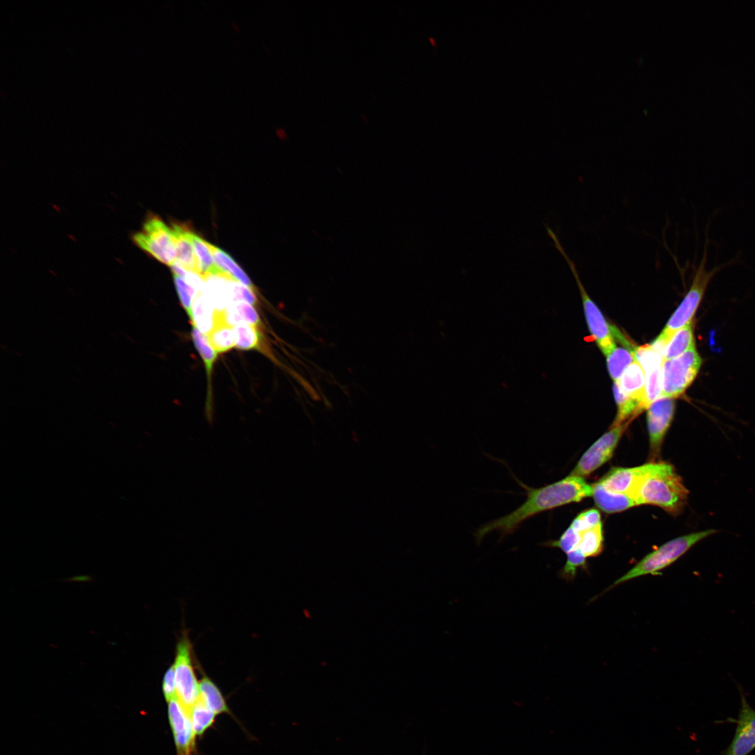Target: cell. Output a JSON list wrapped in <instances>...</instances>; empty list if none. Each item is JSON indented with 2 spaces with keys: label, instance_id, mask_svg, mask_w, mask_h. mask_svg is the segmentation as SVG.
Segmentation results:
<instances>
[{
  "label": "cell",
  "instance_id": "obj_3",
  "mask_svg": "<svg viewBox=\"0 0 755 755\" xmlns=\"http://www.w3.org/2000/svg\"><path fill=\"white\" fill-rule=\"evenodd\" d=\"M717 532L715 529H707L691 533L666 542L643 557L626 574L615 580L607 590L641 576L659 575L660 571L676 561L696 543Z\"/></svg>",
  "mask_w": 755,
  "mask_h": 755
},
{
  "label": "cell",
  "instance_id": "obj_5",
  "mask_svg": "<svg viewBox=\"0 0 755 755\" xmlns=\"http://www.w3.org/2000/svg\"><path fill=\"white\" fill-rule=\"evenodd\" d=\"M547 231L554 241L555 247L562 254L574 275L581 294L589 329L601 350L606 354L616 345L614 342L616 329L607 322L598 306L588 295L580 279L575 263L566 254L556 234L549 227L547 228Z\"/></svg>",
  "mask_w": 755,
  "mask_h": 755
},
{
  "label": "cell",
  "instance_id": "obj_27",
  "mask_svg": "<svg viewBox=\"0 0 755 755\" xmlns=\"http://www.w3.org/2000/svg\"><path fill=\"white\" fill-rule=\"evenodd\" d=\"M207 337L217 353L225 352L235 346L233 328L224 322L216 324Z\"/></svg>",
  "mask_w": 755,
  "mask_h": 755
},
{
  "label": "cell",
  "instance_id": "obj_25",
  "mask_svg": "<svg viewBox=\"0 0 755 755\" xmlns=\"http://www.w3.org/2000/svg\"><path fill=\"white\" fill-rule=\"evenodd\" d=\"M215 715L199 698L190 711V719L196 736H201L213 724Z\"/></svg>",
  "mask_w": 755,
  "mask_h": 755
},
{
  "label": "cell",
  "instance_id": "obj_22",
  "mask_svg": "<svg viewBox=\"0 0 755 755\" xmlns=\"http://www.w3.org/2000/svg\"><path fill=\"white\" fill-rule=\"evenodd\" d=\"M611 378L614 382L621 378L625 370L634 361V350L616 345L605 354Z\"/></svg>",
  "mask_w": 755,
  "mask_h": 755
},
{
  "label": "cell",
  "instance_id": "obj_35",
  "mask_svg": "<svg viewBox=\"0 0 755 755\" xmlns=\"http://www.w3.org/2000/svg\"><path fill=\"white\" fill-rule=\"evenodd\" d=\"M240 317L242 322H245L257 326L259 322V317L252 305L243 301H236L231 303Z\"/></svg>",
  "mask_w": 755,
  "mask_h": 755
},
{
  "label": "cell",
  "instance_id": "obj_30",
  "mask_svg": "<svg viewBox=\"0 0 755 755\" xmlns=\"http://www.w3.org/2000/svg\"><path fill=\"white\" fill-rule=\"evenodd\" d=\"M566 562L560 570L559 575L561 578L570 581L575 577L578 568L587 569V557L578 549L566 554Z\"/></svg>",
  "mask_w": 755,
  "mask_h": 755
},
{
  "label": "cell",
  "instance_id": "obj_24",
  "mask_svg": "<svg viewBox=\"0 0 755 755\" xmlns=\"http://www.w3.org/2000/svg\"><path fill=\"white\" fill-rule=\"evenodd\" d=\"M613 393L617 405V412L611 427L620 425L627 420H632L645 410L639 401L625 396L619 389L616 383L613 385Z\"/></svg>",
  "mask_w": 755,
  "mask_h": 755
},
{
  "label": "cell",
  "instance_id": "obj_18",
  "mask_svg": "<svg viewBox=\"0 0 755 755\" xmlns=\"http://www.w3.org/2000/svg\"><path fill=\"white\" fill-rule=\"evenodd\" d=\"M190 319L194 327L208 335L216 324V310L206 295L199 292L192 306Z\"/></svg>",
  "mask_w": 755,
  "mask_h": 755
},
{
  "label": "cell",
  "instance_id": "obj_7",
  "mask_svg": "<svg viewBox=\"0 0 755 755\" xmlns=\"http://www.w3.org/2000/svg\"><path fill=\"white\" fill-rule=\"evenodd\" d=\"M701 364L695 345L677 357L663 360L661 396L675 398L682 395L693 382Z\"/></svg>",
  "mask_w": 755,
  "mask_h": 755
},
{
  "label": "cell",
  "instance_id": "obj_19",
  "mask_svg": "<svg viewBox=\"0 0 755 755\" xmlns=\"http://www.w3.org/2000/svg\"><path fill=\"white\" fill-rule=\"evenodd\" d=\"M191 238L199 266L200 277L204 280L208 276L215 275L233 280L215 264L209 247V243L193 231H192Z\"/></svg>",
  "mask_w": 755,
  "mask_h": 755
},
{
  "label": "cell",
  "instance_id": "obj_31",
  "mask_svg": "<svg viewBox=\"0 0 755 755\" xmlns=\"http://www.w3.org/2000/svg\"><path fill=\"white\" fill-rule=\"evenodd\" d=\"M580 541V533L570 526L558 540L545 542L543 545L559 548L568 554L577 549Z\"/></svg>",
  "mask_w": 755,
  "mask_h": 755
},
{
  "label": "cell",
  "instance_id": "obj_16",
  "mask_svg": "<svg viewBox=\"0 0 755 755\" xmlns=\"http://www.w3.org/2000/svg\"><path fill=\"white\" fill-rule=\"evenodd\" d=\"M614 383L625 396L639 401L645 409L647 408L645 372L636 361L628 366L619 380Z\"/></svg>",
  "mask_w": 755,
  "mask_h": 755
},
{
  "label": "cell",
  "instance_id": "obj_8",
  "mask_svg": "<svg viewBox=\"0 0 755 755\" xmlns=\"http://www.w3.org/2000/svg\"><path fill=\"white\" fill-rule=\"evenodd\" d=\"M173 666L177 698L190 713L199 698V682L192 664V645L186 633L182 635L177 644Z\"/></svg>",
  "mask_w": 755,
  "mask_h": 755
},
{
  "label": "cell",
  "instance_id": "obj_21",
  "mask_svg": "<svg viewBox=\"0 0 755 755\" xmlns=\"http://www.w3.org/2000/svg\"><path fill=\"white\" fill-rule=\"evenodd\" d=\"M209 247L215 264L223 272L234 281L253 289L250 279L229 254L210 243Z\"/></svg>",
  "mask_w": 755,
  "mask_h": 755
},
{
  "label": "cell",
  "instance_id": "obj_23",
  "mask_svg": "<svg viewBox=\"0 0 755 755\" xmlns=\"http://www.w3.org/2000/svg\"><path fill=\"white\" fill-rule=\"evenodd\" d=\"M199 698L216 714L230 713L221 691L207 676L199 682Z\"/></svg>",
  "mask_w": 755,
  "mask_h": 755
},
{
  "label": "cell",
  "instance_id": "obj_33",
  "mask_svg": "<svg viewBox=\"0 0 755 755\" xmlns=\"http://www.w3.org/2000/svg\"><path fill=\"white\" fill-rule=\"evenodd\" d=\"M601 524L600 512L595 509H590L581 512L570 524L576 531L584 532Z\"/></svg>",
  "mask_w": 755,
  "mask_h": 755
},
{
  "label": "cell",
  "instance_id": "obj_4",
  "mask_svg": "<svg viewBox=\"0 0 755 755\" xmlns=\"http://www.w3.org/2000/svg\"><path fill=\"white\" fill-rule=\"evenodd\" d=\"M707 254V244H705L702 259L695 271L689 291L670 317L662 332L650 344L652 347L662 354L666 345L672 336L689 322L693 321V317L700 305L709 282L714 275L723 267V266L714 267L712 270L707 271L706 269Z\"/></svg>",
  "mask_w": 755,
  "mask_h": 755
},
{
  "label": "cell",
  "instance_id": "obj_10",
  "mask_svg": "<svg viewBox=\"0 0 755 755\" xmlns=\"http://www.w3.org/2000/svg\"><path fill=\"white\" fill-rule=\"evenodd\" d=\"M675 408L674 398L662 396L647 408V423L649 439L650 457L659 456L663 438L672 422Z\"/></svg>",
  "mask_w": 755,
  "mask_h": 755
},
{
  "label": "cell",
  "instance_id": "obj_14",
  "mask_svg": "<svg viewBox=\"0 0 755 755\" xmlns=\"http://www.w3.org/2000/svg\"><path fill=\"white\" fill-rule=\"evenodd\" d=\"M171 227L175 245V261L186 271L199 275V266L191 238L192 231L185 224L172 223Z\"/></svg>",
  "mask_w": 755,
  "mask_h": 755
},
{
  "label": "cell",
  "instance_id": "obj_17",
  "mask_svg": "<svg viewBox=\"0 0 755 755\" xmlns=\"http://www.w3.org/2000/svg\"><path fill=\"white\" fill-rule=\"evenodd\" d=\"M591 486V496L596 505L607 513L618 512L638 505L630 496L610 491L598 481Z\"/></svg>",
  "mask_w": 755,
  "mask_h": 755
},
{
  "label": "cell",
  "instance_id": "obj_11",
  "mask_svg": "<svg viewBox=\"0 0 755 755\" xmlns=\"http://www.w3.org/2000/svg\"><path fill=\"white\" fill-rule=\"evenodd\" d=\"M740 707L737 719L729 721L736 724L734 736L722 755H748L755 749V710L747 701L740 689Z\"/></svg>",
  "mask_w": 755,
  "mask_h": 755
},
{
  "label": "cell",
  "instance_id": "obj_28",
  "mask_svg": "<svg viewBox=\"0 0 755 755\" xmlns=\"http://www.w3.org/2000/svg\"><path fill=\"white\" fill-rule=\"evenodd\" d=\"M233 330L236 348L249 350L258 347L259 336L256 326L241 322L233 326Z\"/></svg>",
  "mask_w": 755,
  "mask_h": 755
},
{
  "label": "cell",
  "instance_id": "obj_2",
  "mask_svg": "<svg viewBox=\"0 0 755 755\" xmlns=\"http://www.w3.org/2000/svg\"><path fill=\"white\" fill-rule=\"evenodd\" d=\"M689 491L675 468L665 462L646 463L642 475L631 496L638 505L659 506L667 512L677 515L686 504Z\"/></svg>",
  "mask_w": 755,
  "mask_h": 755
},
{
  "label": "cell",
  "instance_id": "obj_12",
  "mask_svg": "<svg viewBox=\"0 0 755 755\" xmlns=\"http://www.w3.org/2000/svg\"><path fill=\"white\" fill-rule=\"evenodd\" d=\"M168 703V717L178 755H192L195 749L196 735L193 730L190 713L177 698Z\"/></svg>",
  "mask_w": 755,
  "mask_h": 755
},
{
  "label": "cell",
  "instance_id": "obj_15",
  "mask_svg": "<svg viewBox=\"0 0 755 755\" xmlns=\"http://www.w3.org/2000/svg\"><path fill=\"white\" fill-rule=\"evenodd\" d=\"M645 468L646 464L633 468H614L598 482L610 491L631 496Z\"/></svg>",
  "mask_w": 755,
  "mask_h": 755
},
{
  "label": "cell",
  "instance_id": "obj_34",
  "mask_svg": "<svg viewBox=\"0 0 755 755\" xmlns=\"http://www.w3.org/2000/svg\"><path fill=\"white\" fill-rule=\"evenodd\" d=\"M229 292L231 303L243 301L254 305L257 302V298L252 289L234 280L229 282Z\"/></svg>",
  "mask_w": 755,
  "mask_h": 755
},
{
  "label": "cell",
  "instance_id": "obj_6",
  "mask_svg": "<svg viewBox=\"0 0 755 755\" xmlns=\"http://www.w3.org/2000/svg\"><path fill=\"white\" fill-rule=\"evenodd\" d=\"M136 245L167 266L176 261V250L171 227L159 217L150 215L141 229L133 235Z\"/></svg>",
  "mask_w": 755,
  "mask_h": 755
},
{
  "label": "cell",
  "instance_id": "obj_32",
  "mask_svg": "<svg viewBox=\"0 0 755 755\" xmlns=\"http://www.w3.org/2000/svg\"><path fill=\"white\" fill-rule=\"evenodd\" d=\"M173 281L180 303L190 318L192 302L199 292L186 280L177 275H173Z\"/></svg>",
  "mask_w": 755,
  "mask_h": 755
},
{
  "label": "cell",
  "instance_id": "obj_1",
  "mask_svg": "<svg viewBox=\"0 0 755 755\" xmlns=\"http://www.w3.org/2000/svg\"><path fill=\"white\" fill-rule=\"evenodd\" d=\"M521 484L526 491L525 501L509 514L479 527L475 533L477 542L492 531H498L502 536L510 535L523 522L541 512L579 502L592 496V486L587 483L583 477L570 474L539 488Z\"/></svg>",
  "mask_w": 755,
  "mask_h": 755
},
{
  "label": "cell",
  "instance_id": "obj_26",
  "mask_svg": "<svg viewBox=\"0 0 755 755\" xmlns=\"http://www.w3.org/2000/svg\"><path fill=\"white\" fill-rule=\"evenodd\" d=\"M586 557L596 556L603 549L602 524L580 533V541L577 547Z\"/></svg>",
  "mask_w": 755,
  "mask_h": 755
},
{
  "label": "cell",
  "instance_id": "obj_36",
  "mask_svg": "<svg viewBox=\"0 0 755 755\" xmlns=\"http://www.w3.org/2000/svg\"><path fill=\"white\" fill-rule=\"evenodd\" d=\"M162 691L167 702L177 698L176 682L173 664L166 670L162 681Z\"/></svg>",
  "mask_w": 755,
  "mask_h": 755
},
{
  "label": "cell",
  "instance_id": "obj_13",
  "mask_svg": "<svg viewBox=\"0 0 755 755\" xmlns=\"http://www.w3.org/2000/svg\"><path fill=\"white\" fill-rule=\"evenodd\" d=\"M635 361L642 368L645 376L646 405L661 396V368L663 355L651 345L636 347Z\"/></svg>",
  "mask_w": 755,
  "mask_h": 755
},
{
  "label": "cell",
  "instance_id": "obj_20",
  "mask_svg": "<svg viewBox=\"0 0 755 755\" xmlns=\"http://www.w3.org/2000/svg\"><path fill=\"white\" fill-rule=\"evenodd\" d=\"M693 345L695 343L691 321L676 331L670 338L663 351V360L677 357Z\"/></svg>",
  "mask_w": 755,
  "mask_h": 755
},
{
  "label": "cell",
  "instance_id": "obj_9",
  "mask_svg": "<svg viewBox=\"0 0 755 755\" xmlns=\"http://www.w3.org/2000/svg\"><path fill=\"white\" fill-rule=\"evenodd\" d=\"M631 420L611 427L582 456L570 475L583 477L590 475L612 457L618 443Z\"/></svg>",
  "mask_w": 755,
  "mask_h": 755
},
{
  "label": "cell",
  "instance_id": "obj_29",
  "mask_svg": "<svg viewBox=\"0 0 755 755\" xmlns=\"http://www.w3.org/2000/svg\"><path fill=\"white\" fill-rule=\"evenodd\" d=\"M192 338L204 362L208 375H210L217 353L211 346L207 336L200 332L195 327L192 329Z\"/></svg>",
  "mask_w": 755,
  "mask_h": 755
}]
</instances>
